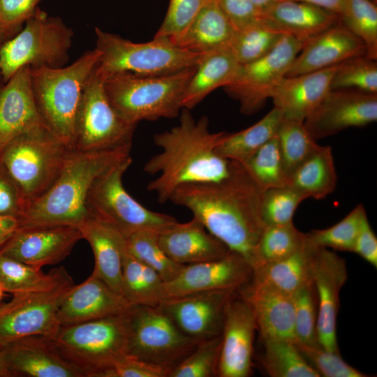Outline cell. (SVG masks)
I'll use <instances>...</instances> for the list:
<instances>
[{"label":"cell","mask_w":377,"mask_h":377,"mask_svg":"<svg viewBox=\"0 0 377 377\" xmlns=\"http://www.w3.org/2000/svg\"><path fill=\"white\" fill-rule=\"evenodd\" d=\"M262 193L243 165L231 161L226 177L182 185L169 200L188 209L211 234L253 269L257 245L265 227L260 212Z\"/></svg>","instance_id":"obj_1"},{"label":"cell","mask_w":377,"mask_h":377,"mask_svg":"<svg viewBox=\"0 0 377 377\" xmlns=\"http://www.w3.org/2000/svg\"><path fill=\"white\" fill-rule=\"evenodd\" d=\"M226 133L211 132L207 116L196 120L191 110L182 108L177 126L154 135V142L161 151L144 165L146 173L158 175L149 182L147 190L154 192L158 201L164 203L182 185L226 177L231 161L216 152Z\"/></svg>","instance_id":"obj_2"},{"label":"cell","mask_w":377,"mask_h":377,"mask_svg":"<svg viewBox=\"0 0 377 377\" xmlns=\"http://www.w3.org/2000/svg\"><path fill=\"white\" fill-rule=\"evenodd\" d=\"M130 152L73 149L52 186L27 205L20 226H80L89 218L87 199L94 181Z\"/></svg>","instance_id":"obj_3"},{"label":"cell","mask_w":377,"mask_h":377,"mask_svg":"<svg viewBox=\"0 0 377 377\" xmlns=\"http://www.w3.org/2000/svg\"><path fill=\"white\" fill-rule=\"evenodd\" d=\"M99 57L95 48L65 67L30 68L33 94L41 118L50 131L72 149L82 91Z\"/></svg>","instance_id":"obj_4"},{"label":"cell","mask_w":377,"mask_h":377,"mask_svg":"<svg viewBox=\"0 0 377 377\" xmlns=\"http://www.w3.org/2000/svg\"><path fill=\"white\" fill-rule=\"evenodd\" d=\"M96 49L100 53L96 67L105 80L118 75L157 76L195 66L203 54L182 49L168 38H154L134 43L96 27Z\"/></svg>","instance_id":"obj_5"},{"label":"cell","mask_w":377,"mask_h":377,"mask_svg":"<svg viewBox=\"0 0 377 377\" xmlns=\"http://www.w3.org/2000/svg\"><path fill=\"white\" fill-rule=\"evenodd\" d=\"M195 66L157 76L113 75L103 80L104 89L112 106L132 124L175 118L182 109L183 95Z\"/></svg>","instance_id":"obj_6"},{"label":"cell","mask_w":377,"mask_h":377,"mask_svg":"<svg viewBox=\"0 0 377 377\" xmlns=\"http://www.w3.org/2000/svg\"><path fill=\"white\" fill-rule=\"evenodd\" d=\"M124 312L61 326L50 340L60 355L84 377H103L114 363L127 354Z\"/></svg>","instance_id":"obj_7"},{"label":"cell","mask_w":377,"mask_h":377,"mask_svg":"<svg viewBox=\"0 0 377 377\" xmlns=\"http://www.w3.org/2000/svg\"><path fill=\"white\" fill-rule=\"evenodd\" d=\"M72 150L47 128L22 135L5 147L0 159L26 207L52 186Z\"/></svg>","instance_id":"obj_8"},{"label":"cell","mask_w":377,"mask_h":377,"mask_svg":"<svg viewBox=\"0 0 377 377\" xmlns=\"http://www.w3.org/2000/svg\"><path fill=\"white\" fill-rule=\"evenodd\" d=\"M131 163L129 156L96 178L87 199L89 217L106 223L124 237L140 230L161 232L177 221L146 208L126 191L122 178Z\"/></svg>","instance_id":"obj_9"},{"label":"cell","mask_w":377,"mask_h":377,"mask_svg":"<svg viewBox=\"0 0 377 377\" xmlns=\"http://www.w3.org/2000/svg\"><path fill=\"white\" fill-rule=\"evenodd\" d=\"M73 30L37 8L24 28L0 46V73L6 82L20 68H61L68 60Z\"/></svg>","instance_id":"obj_10"},{"label":"cell","mask_w":377,"mask_h":377,"mask_svg":"<svg viewBox=\"0 0 377 377\" xmlns=\"http://www.w3.org/2000/svg\"><path fill=\"white\" fill-rule=\"evenodd\" d=\"M124 315L127 354L170 371L200 341L182 333L157 306L130 305Z\"/></svg>","instance_id":"obj_11"},{"label":"cell","mask_w":377,"mask_h":377,"mask_svg":"<svg viewBox=\"0 0 377 377\" xmlns=\"http://www.w3.org/2000/svg\"><path fill=\"white\" fill-rule=\"evenodd\" d=\"M136 126L122 117L110 103L103 80L95 68L84 85L78 107L73 149L80 151L131 149Z\"/></svg>","instance_id":"obj_12"},{"label":"cell","mask_w":377,"mask_h":377,"mask_svg":"<svg viewBox=\"0 0 377 377\" xmlns=\"http://www.w3.org/2000/svg\"><path fill=\"white\" fill-rule=\"evenodd\" d=\"M74 285L65 270L51 288L14 294L0 304V345L29 336L53 339L61 327L59 308Z\"/></svg>","instance_id":"obj_13"},{"label":"cell","mask_w":377,"mask_h":377,"mask_svg":"<svg viewBox=\"0 0 377 377\" xmlns=\"http://www.w3.org/2000/svg\"><path fill=\"white\" fill-rule=\"evenodd\" d=\"M304 44L285 34L269 53L240 66L235 78L223 88L239 103L242 113L251 115L263 108Z\"/></svg>","instance_id":"obj_14"},{"label":"cell","mask_w":377,"mask_h":377,"mask_svg":"<svg viewBox=\"0 0 377 377\" xmlns=\"http://www.w3.org/2000/svg\"><path fill=\"white\" fill-rule=\"evenodd\" d=\"M253 275L252 266L242 256L230 251L218 260L184 265L173 279L163 282L159 302L205 291L239 290L251 283Z\"/></svg>","instance_id":"obj_15"},{"label":"cell","mask_w":377,"mask_h":377,"mask_svg":"<svg viewBox=\"0 0 377 377\" xmlns=\"http://www.w3.org/2000/svg\"><path fill=\"white\" fill-rule=\"evenodd\" d=\"M377 120V94L355 89L330 90L305 119L304 125L314 140L350 127Z\"/></svg>","instance_id":"obj_16"},{"label":"cell","mask_w":377,"mask_h":377,"mask_svg":"<svg viewBox=\"0 0 377 377\" xmlns=\"http://www.w3.org/2000/svg\"><path fill=\"white\" fill-rule=\"evenodd\" d=\"M257 325L253 309L238 290L228 300L221 332L219 377H247L252 372Z\"/></svg>","instance_id":"obj_17"},{"label":"cell","mask_w":377,"mask_h":377,"mask_svg":"<svg viewBox=\"0 0 377 377\" xmlns=\"http://www.w3.org/2000/svg\"><path fill=\"white\" fill-rule=\"evenodd\" d=\"M82 239L76 226H20L0 253L41 269L64 260Z\"/></svg>","instance_id":"obj_18"},{"label":"cell","mask_w":377,"mask_h":377,"mask_svg":"<svg viewBox=\"0 0 377 377\" xmlns=\"http://www.w3.org/2000/svg\"><path fill=\"white\" fill-rule=\"evenodd\" d=\"M347 278L345 260L328 249L316 246L311 265V279L318 302V341L326 350L339 353L337 318L339 293Z\"/></svg>","instance_id":"obj_19"},{"label":"cell","mask_w":377,"mask_h":377,"mask_svg":"<svg viewBox=\"0 0 377 377\" xmlns=\"http://www.w3.org/2000/svg\"><path fill=\"white\" fill-rule=\"evenodd\" d=\"M237 291H205L162 300L156 306L182 333L202 341L221 335L226 306Z\"/></svg>","instance_id":"obj_20"},{"label":"cell","mask_w":377,"mask_h":377,"mask_svg":"<svg viewBox=\"0 0 377 377\" xmlns=\"http://www.w3.org/2000/svg\"><path fill=\"white\" fill-rule=\"evenodd\" d=\"M45 128L35 102L30 67L23 66L0 90V154L16 138Z\"/></svg>","instance_id":"obj_21"},{"label":"cell","mask_w":377,"mask_h":377,"mask_svg":"<svg viewBox=\"0 0 377 377\" xmlns=\"http://www.w3.org/2000/svg\"><path fill=\"white\" fill-rule=\"evenodd\" d=\"M362 55H366L362 40L338 22L305 43L286 77L319 71Z\"/></svg>","instance_id":"obj_22"},{"label":"cell","mask_w":377,"mask_h":377,"mask_svg":"<svg viewBox=\"0 0 377 377\" xmlns=\"http://www.w3.org/2000/svg\"><path fill=\"white\" fill-rule=\"evenodd\" d=\"M130 304L94 272L74 285L61 304L57 319L61 326L99 319L124 312Z\"/></svg>","instance_id":"obj_23"},{"label":"cell","mask_w":377,"mask_h":377,"mask_svg":"<svg viewBox=\"0 0 377 377\" xmlns=\"http://www.w3.org/2000/svg\"><path fill=\"white\" fill-rule=\"evenodd\" d=\"M14 376L29 377H84L43 336L23 337L1 346Z\"/></svg>","instance_id":"obj_24"},{"label":"cell","mask_w":377,"mask_h":377,"mask_svg":"<svg viewBox=\"0 0 377 377\" xmlns=\"http://www.w3.org/2000/svg\"><path fill=\"white\" fill-rule=\"evenodd\" d=\"M158 239L166 255L184 265L218 260L230 251L194 217L186 223L177 221L159 232Z\"/></svg>","instance_id":"obj_25"},{"label":"cell","mask_w":377,"mask_h":377,"mask_svg":"<svg viewBox=\"0 0 377 377\" xmlns=\"http://www.w3.org/2000/svg\"><path fill=\"white\" fill-rule=\"evenodd\" d=\"M239 291L253 309L262 341H296L291 295L252 282Z\"/></svg>","instance_id":"obj_26"},{"label":"cell","mask_w":377,"mask_h":377,"mask_svg":"<svg viewBox=\"0 0 377 377\" xmlns=\"http://www.w3.org/2000/svg\"><path fill=\"white\" fill-rule=\"evenodd\" d=\"M338 65L285 77L271 98L274 107L281 110L285 119L304 121L331 90V81Z\"/></svg>","instance_id":"obj_27"},{"label":"cell","mask_w":377,"mask_h":377,"mask_svg":"<svg viewBox=\"0 0 377 377\" xmlns=\"http://www.w3.org/2000/svg\"><path fill=\"white\" fill-rule=\"evenodd\" d=\"M260 20L272 29L304 42L338 23L337 14L304 2L281 0L260 14Z\"/></svg>","instance_id":"obj_28"},{"label":"cell","mask_w":377,"mask_h":377,"mask_svg":"<svg viewBox=\"0 0 377 377\" xmlns=\"http://www.w3.org/2000/svg\"><path fill=\"white\" fill-rule=\"evenodd\" d=\"M236 31L218 0H207L187 29L175 39L169 40L188 51L205 54L228 49Z\"/></svg>","instance_id":"obj_29"},{"label":"cell","mask_w":377,"mask_h":377,"mask_svg":"<svg viewBox=\"0 0 377 377\" xmlns=\"http://www.w3.org/2000/svg\"><path fill=\"white\" fill-rule=\"evenodd\" d=\"M94 256L93 272L122 295V251L124 237L106 223L89 217L78 226Z\"/></svg>","instance_id":"obj_30"},{"label":"cell","mask_w":377,"mask_h":377,"mask_svg":"<svg viewBox=\"0 0 377 377\" xmlns=\"http://www.w3.org/2000/svg\"><path fill=\"white\" fill-rule=\"evenodd\" d=\"M240 66L229 49L203 54L184 91L182 108L193 109L213 91L231 83Z\"/></svg>","instance_id":"obj_31"},{"label":"cell","mask_w":377,"mask_h":377,"mask_svg":"<svg viewBox=\"0 0 377 377\" xmlns=\"http://www.w3.org/2000/svg\"><path fill=\"white\" fill-rule=\"evenodd\" d=\"M316 248L306 237L303 245L292 255L254 269L251 282L292 295L312 280L311 265Z\"/></svg>","instance_id":"obj_32"},{"label":"cell","mask_w":377,"mask_h":377,"mask_svg":"<svg viewBox=\"0 0 377 377\" xmlns=\"http://www.w3.org/2000/svg\"><path fill=\"white\" fill-rule=\"evenodd\" d=\"M337 176L332 149L320 146L288 179V185L306 198H325L336 188Z\"/></svg>","instance_id":"obj_33"},{"label":"cell","mask_w":377,"mask_h":377,"mask_svg":"<svg viewBox=\"0 0 377 377\" xmlns=\"http://www.w3.org/2000/svg\"><path fill=\"white\" fill-rule=\"evenodd\" d=\"M282 119V112L274 107L250 127L237 133H226L216 148V152L228 160L244 163L276 134Z\"/></svg>","instance_id":"obj_34"},{"label":"cell","mask_w":377,"mask_h":377,"mask_svg":"<svg viewBox=\"0 0 377 377\" xmlns=\"http://www.w3.org/2000/svg\"><path fill=\"white\" fill-rule=\"evenodd\" d=\"M163 281L158 274L135 258L127 249L122 251V296L130 305L156 306Z\"/></svg>","instance_id":"obj_35"},{"label":"cell","mask_w":377,"mask_h":377,"mask_svg":"<svg viewBox=\"0 0 377 377\" xmlns=\"http://www.w3.org/2000/svg\"><path fill=\"white\" fill-rule=\"evenodd\" d=\"M66 269L59 267L47 274L0 253V286L3 292L17 294L53 286Z\"/></svg>","instance_id":"obj_36"},{"label":"cell","mask_w":377,"mask_h":377,"mask_svg":"<svg viewBox=\"0 0 377 377\" xmlns=\"http://www.w3.org/2000/svg\"><path fill=\"white\" fill-rule=\"evenodd\" d=\"M262 364L272 377H320L306 361L295 341L284 339L263 341Z\"/></svg>","instance_id":"obj_37"},{"label":"cell","mask_w":377,"mask_h":377,"mask_svg":"<svg viewBox=\"0 0 377 377\" xmlns=\"http://www.w3.org/2000/svg\"><path fill=\"white\" fill-rule=\"evenodd\" d=\"M283 168L288 179L297 168L320 147L304 125V121L285 119L276 133Z\"/></svg>","instance_id":"obj_38"},{"label":"cell","mask_w":377,"mask_h":377,"mask_svg":"<svg viewBox=\"0 0 377 377\" xmlns=\"http://www.w3.org/2000/svg\"><path fill=\"white\" fill-rule=\"evenodd\" d=\"M306 237V233L297 229L293 221L265 226L257 245L253 269L292 255L303 245Z\"/></svg>","instance_id":"obj_39"},{"label":"cell","mask_w":377,"mask_h":377,"mask_svg":"<svg viewBox=\"0 0 377 377\" xmlns=\"http://www.w3.org/2000/svg\"><path fill=\"white\" fill-rule=\"evenodd\" d=\"M140 230L124 237L128 251L138 260L155 270L163 282L173 279L184 267L171 260L161 247L158 235Z\"/></svg>","instance_id":"obj_40"},{"label":"cell","mask_w":377,"mask_h":377,"mask_svg":"<svg viewBox=\"0 0 377 377\" xmlns=\"http://www.w3.org/2000/svg\"><path fill=\"white\" fill-rule=\"evenodd\" d=\"M284 35L260 20L236 31L228 49L238 63L243 65L269 53Z\"/></svg>","instance_id":"obj_41"},{"label":"cell","mask_w":377,"mask_h":377,"mask_svg":"<svg viewBox=\"0 0 377 377\" xmlns=\"http://www.w3.org/2000/svg\"><path fill=\"white\" fill-rule=\"evenodd\" d=\"M242 164L263 191L288 183L276 134Z\"/></svg>","instance_id":"obj_42"},{"label":"cell","mask_w":377,"mask_h":377,"mask_svg":"<svg viewBox=\"0 0 377 377\" xmlns=\"http://www.w3.org/2000/svg\"><path fill=\"white\" fill-rule=\"evenodd\" d=\"M342 24L360 38L366 56L377 59V7L371 0H346L340 15Z\"/></svg>","instance_id":"obj_43"},{"label":"cell","mask_w":377,"mask_h":377,"mask_svg":"<svg viewBox=\"0 0 377 377\" xmlns=\"http://www.w3.org/2000/svg\"><path fill=\"white\" fill-rule=\"evenodd\" d=\"M331 90L355 89L377 94V64L366 55L339 64L332 77Z\"/></svg>","instance_id":"obj_44"},{"label":"cell","mask_w":377,"mask_h":377,"mask_svg":"<svg viewBox=\"0 0 377 377\" xmlns=\"http://www.w3.org/2000/svg\"><path fill=\"white\" fill-rule=\"evenodd\" d=\"M364 212V206L357 205L335 225L325 229L311 230L306 233V237L319 247L353 252Z\"/></svg>","instance_id":"obj_45"},{"label":"cell","mask_w":377,"mask_h":377,"mask_svg":"<svg viewBox=\"0 0 377 377\" xmlns=\"http://www.w3.org/2000/svg\"><path fill=\"white\" fill-rule=\"evenodd\" d=\"M221 348V335L200 341L168 377L218 376Z\"/></svg>","instance_id":"obj_46"},{"label":"cell","mask_w":377,"mask_h":377,"mask_svg":"<svg viewBox=\"0 0 377 377\" xmlns=\"http://www.w3.org/2000/svg\"><path fill=\"white\" fill-rule=\"evenodd\" d=\"M295 316V334L297 343L319 344L317 338L318 302L312 280L292 295Z\"/></svg>","instance_id":"obj_47"},{"label":"cell","mask_w":377,"mask_h":377,"mask_svg":"<svg viewBox=\"0 0 377 377\" xmlns=\"http://www.w3.org/2000/svg\"><path fill=\"white\" fill-rule=\"evenodd\" d=\"M306 197L287 184L263 191L260 212L265 226L293 221V214Z\"/></svg>","instance_id":"obj_48"},{"label":"cell","mask_w":377,"mask_h":377,"mask_svg":"<svg viewBox=\"0 0 377 377\" xmlns=\"http://www.w3.org/2000/svg\"><path fill=\"white\" fill-rule=\"evenodd\" d=\"M295 343L306 361L320 376H368L346 363L339 353L327 350L320 344L307 345L297 342Z\"/></svg>","instance_id":"obj_49"},{"label":"cell","mask_w":377,"mask_h":377,"mask_svg":"<svg viewBox=\"0 0 377 377\" xmlns=\"http://www.w3.org/2000/svg\"><path fill=\"white\" fill-rule=\"evenodd\" d=\"M207 0H170L162 24L154 38L172 40L180 36L194 20Z\"/></svg>","instance_id":"obj_50"},{"label":"cell","mask_w":377,"mask_h":377,"mask_svg":"<svg viewBox=\"0 0 377 377\" xmlns=\"http://www.w3.org/2000/svg\"><path fill=\"white\" fill-rule=\"evenodd\" d=\"M26 202L17 184L0 159V216L22 217Z\"/></svg>","instance_id":"obj_51"},{"label":"cell","mask_w":377,"mask_h":377,"mask_svg":"<svg viewBox=\"0 0 377 377\" xmlns=\"http://www.w3.org/2000/svg\"><path fill=\"white\" fill-rule=\"evenodd\" d=\"M170 372L126 354L114 363L103 377H168Z\"/></svg>","instance_id":"obj_52"},{"label":"cell","mask_w":377,"mask_h":377,"mask_svg":"<svg viewBox=\"0 0 377 377\" xmlns=\"http://www.w3.org/2000/svg\"><path fill=\"white\" fill-rule=\"evenodd\" d=\"M40 0H0V20L12 32L30 18Z\"/></svg>","instance_id":"obj_53"},{"label":"cell","mask_w":377,"mask_h":377,"mask_svg":"<svg viewBox=\"0 0 377 377\" xmlns=\"http://www.w3.org/2000/svg\"><path fill=\"white\" fill-rule=\"evenodd\" d=\"M222 11L237 31L260 20V14L250 0H218Z\"/></svg>","instance_id":"obj_54"},{"label":"cell","mask_w":377,"mask_h":377,"mask_svg":"<svg viewBox=\"0 0 377 377\" xmlns=\"http://www.w3.org/2000/svg\"><path fill=\"white\" fill-rule=\"evenodd\" d=\"M353 252L357 253L375 268L377 267V239L364 213Z\"/></svg>","instance_id":"obj_55"},{"label":"cell","mask_w":377,"mask_h":377,"mask_svg":"<svg viewBox=\"0 0 377 377\" xmlns=\"http://www.w3.org/2000/svg\"><path fill=\"white\" fill-rule=\"evenodd\" d=\"M20 226V221L17 219L0 216V249Z\"/></svg>","instance_id":"obj_56"},{"label":"cell","mask_w":377,"mask_h":377,"mask_svg":"<svg viewBox=\"0 0 377 377\" xmlns=\"http://www.w3.org/2000/svg\"><path fill=\"white\" fill-rule=\"evenodd\" d=\"M281 1V0H278ZM309 3L334 13L340 16L346 0H292Z\"/></svg>","instance_id":"obj_57"},{"label":"cell","mask_w":377,"mask_h":377,"mask_svg":"<svg viewBox=\"0 0 377 377\" xmlns=\"http://www.w3.org/2000/svg\"><path fill=\"white\" fill-rule=\"evenodd\" d=\"M13 376L14 375L10 371L6 360L1 346L0 345V377H9Z\"/></svg>","instance_id":"obj_58"},{"label":"cell","mask_w":377,"mask_h":377,"mask_svg":"<svg viewBox=\"0 0 377 377\" xmlns=\"http://www.w3.org/2000/svg\"><path fill=\"white\" fill-rule=\"evenodd\" d=\"M257 10L261 14L278 0H250Z\"/></svg>","instance_id":"obj_59"},{"label":"cell","mask_w":377,"mask_h":377,"mask_svg":"<svg viewBox=\"0 0 377 377\" xmlns=\"http://www.w3.org/2000/svg\"><path fill=\"white\" fill-rule=\"evenodd\" d=\"M13 34L14 33L8 29L0 20V46L10 39V36Z\"/></svg>","instance_id":"obj_60"},{"label":"cell","mask_w":377,"mask_h":377,"mask_svg":"<svg viewBox=\"0 0 377 377\" xmlns=\"http://www.w3.org/2000/svg\"><path fill=\"white\" fill-rule=\"evenodd\" d=\"M3 290H2V288L0 286V301L1 300V299L3 297Z\"/></svg>","instance_id":"obj_61"},{"label":"cell","mask_w":377,"mask_h":377,"mask_svg":"<svg viewBox=\"0 0 377 377\" xmlns=\"http://www.w3.org/2000/svg\"><path fill=\"white\" fill-rule=\"evenodd\" d=\"M372 1V0H371Z\"/></svg>","instance_id":"obj_62"}]
</instances>
